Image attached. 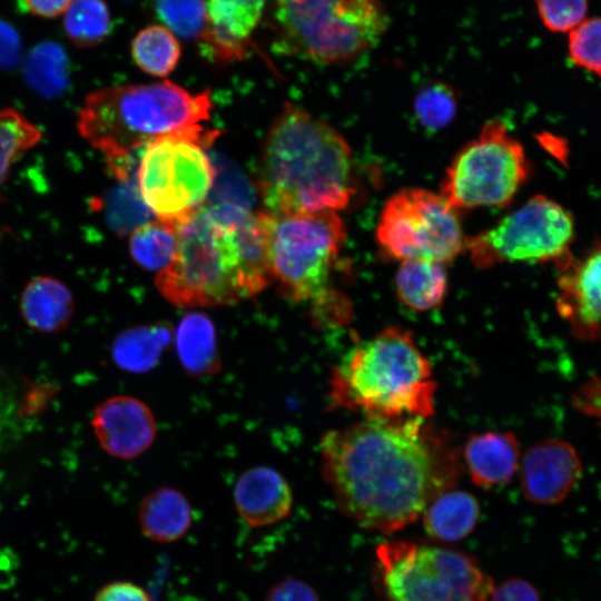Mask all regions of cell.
I'll return each instance as SVG.
<instances>
[{
	"instance_id": "1",
	"label": "cell",
	"mask_w": 601,
	"mask_h": 601,
	"mask_svg": "<svg viewBox=\"0 0 601 601\" xmlns=\"http://www.w3.org/2000/svg\"><path fill=\"white\" fill-rule=\"evenodd\" d=\"M321 463L339 510L392 533L413 523L460 476L445 434L418 417L367 418L325 433Z\"/></svg>"
},
{
	"instance_id": "2",
	"label": "cell",
	"mask_w": 601,
	"mask_h": 601,
	"mask_svg": "<svg viewBox=\"0 0 601 601\" xmlns=\"http://www.w3.org/2000/svg\"><path fill=\"white\" fill-rule=\"evenodd\" d=\"M176 231L174 257L155 279L173 305H230L273 282L263 210L204 204Z\"/></svg>"
},
{
	"instance_id": "3",
	"label": "cell",
	"mask_w": 601,
	"mask_h": 601,
	"mask_svg": "<svg viewBox=\"0 0 601 601\" xmlns=\"http://www.w3.org/2000/svg\"><path fill=\"white\" fill-rule=\"evenodd\" d=\"M258 190L269 214L337 211L353 195V154L331 125L285 104L263 146Z\"/></svg>"
},
{
	"instance_id": "4",
	"label": "cell",
	"mask_w": 601,
	"mask_h": 601,
	"mask_svg": "<svg viewBox=\"0 0 601 601\" xmlns=\"http://www.w3.org/2000/svg\"><path fill=\"white\" fill-rule=\"evenodd\" d=\"M211 108L208 91L191 93L168 80L105 87L87 95L77 129L102 154L118 181L135 176V152L155 139L199 126Z\"/></svg>"
},
{
	"instance_id": "5",
	"label": "cell",
	"mask_w": 601,
	"mask_h": 601,
	"mask_svg": "<svg viewBox=\"0 0 601 601\" xmlns=\"http://www.w3.org/2000/svg\"><path fill=\"white\" fill-rule=\"evenodd\" d=\"M436 383L412 334L387 327L354 345L333 370L334 405L367 418L426 420L434 412Z\"/></svg>"
},
{
	"instance_id": "6",
	"label": "cell",
	"mask_w": 601,
	"mask_h": 601,
	"mask_svg": "<svg viewBox=\"0 0 601 601\" xmlns=\"http://www.w3.org/2000/svg\"><path fill=\"white\" fill-rule=\"evenodd\" d=\"M276 49L319 65L353 61L387 31L381 0H272Z\"/></svg>"
},
{
	"instance_id": "7",
	"label": "cell",
	"mask_w": 601,
	"mask_h": 601,
	"mask_svg": "<svg viewBox=\"0 0 601 601\" xmlns=\"http://www.w3.org/2000/svg\"><path fill=\"white\" fill-rule=\"evenodd\" d=\"M201 125L155 139L140 149L135 177L157 220L178 226L207 200L215 166L206 152L217 137Z\"/></svg>"
},
{
	"instance_id": "8",
	"label": "cell",
	"mask_w": 601,
	"mask_h": 601,
	"mask_svg": "<svg viewBox=\"0 0 601 601\" xmlns=\"http://www.w3.org/2000/svg\"><path fill=\"white\" fill-rule=\"evenodd\" d=\"M263 213L273 280L294 302L322 304L333 293L328 280L345 243L344 221L337 211Z\"/></svg>"
},
{
	"instance_id": "9",
	"label": "cell",
	"mask_w": 601,
	"mask_h": 601,
	"mask_svg": "<svg viewBox=\"0 0 601 601\" xmlns=\"http://www.w3.org/2000/svg\"><path fill=\"white\" fill-rule=\"evenodd\" d=\"M376 555L387 601H491L492 578L463 552L390 541Z\"/></svg>"
},
{
	"instance_id": "10",
	"label": "cell",
	"mask_w": 601,
	"mask_h": 601,
	"mask_svg": "<svg viewBox=\"0 0 601 601\" xmlns=\"http://www.w3.org/2000/svg\"><path fill=\"white\" fill-rule=\"evenodd\" d=\"M529 174L523 146L502 121H489L454 156L441 196L455 210L505 206Z\"/></svg>"
},
{
	"instance_id": "11",
	"label": "cell",
	"mask_w": 601,
	"mask_h": 601,
	"mask_svg": "<svg viewBox=\"0 0 601 601\" xmlns=\"http://www.w3.org/2000/svg\"><path fill=\"white\" fill-rule=\"evenodd\" d=\"M573 239L571 214L556 201L536 195L492 228L466 238L465 250L480 268L504 262H552L561 269L573 257Z\"/></svg>"
},
{
	"instance_id": "12",
	"label": "cell",
	"mask_w": 601,
	"mask_h": 601,
	"mask_svg": "<svg viewBox=\"0 0 601 601\" xmlns=\"http://www.w3.org/2000/svg\"><path fill=\"white\" fill-rule=\"evenodd\" d=\"M376 240L391 258L444 264L465 250L466 237L456 210L441 194L405 188L385 203Z\"/></svg>"
},
{
	"instance_id": "13",
	"label": "cell",
	"mask_w": 601,
	"mask_h": 601,
	"mask_svg": "<svg viewBox=\"0 0 601 601\" xmlns=\"http://www.w3.org/2000/svg\"><path fill=\"white\" fill-rule=\"evenodd\" d=\"M556 309L571 333L584 341L601 338V242L560 269Z\"/></svg>"
},
{
	"instance_id": "14",
	"label": "cell",
	"mask_w": 601,
	"mask_h": 601,
	"mask_svg": "<svg viewBox=\"0 0 601 601\" xmlns=\"http://www.w3.org/2000/svg\"><path fill=\"white\" fill-rule=\"evenodd\" d=\"M91 426L100 446L112 457L131 460L154 443L157 426L151 410L140 400L116 395L98 404Z\"/></svg>"
},
{
	"instance_id": "15",
	"label": "cell",
	"mask_w": 601,
	"mask_h": 601,
	"mask_svg": "<svg viewBox=\"0 0 601 601\" xmlns=\"http://www.w3.org/2000/svg\"><path fill=\"white\" fill-rule=\"evenodd\" d=\"M575 449L562 440H545L531 446L521 463V489L535 504L554 505L570 494L582 477Z\"/></svg>"
},
{
	"instance_id": "16",
	"label": "cell",
	"mask_w": 601,
	"mask_h": 601,
	"mask_svg": "<svg viewBox=\"0 0 601 601\" xmlns=\"http://www.w3.org/2000/svg\"><path fill=\"white\" fill-rule=\"evenodd\" d=\"M266 0H206V27L200 37L205 55L228 63L247 53Z\"/></svg>"
},
{
	"instance_id": "17",
	"label": "cell",
	"mask_w": 601,
	"mask_h": 601,
	"mask_svg": "<svg viewBox=\"0 0 601 601\" xmlns=\"http://www.w3.org/2000/svg\"><path fill=\"white\" fill-rule=\"evenodd\" d=\"M234 503L239 516L253 528H264L286 519L293 493L280 473L268 466L246 470L234 486Z\"/></svg>"
},
{
	"instance_id": "18",
	"label": "cell",
	"mask_w": 601,
	"mask_h": 601,
	"mask_svg": "<svg viewBox=\"0 0 601 601\" xmlns=\"http://www.w3.org/2000/svg\"><path fill=\"white\" fill-rule=\"evenodd\" d=\"M463 455L473 483L492 489L514 476L520 463V446L510 432H484L467 439Z\"/></svg>"
},
{
	"instance_id": "19",
	"label": "cell",
	"mask_w": 601,
	"mask_h": 601,
	"mask_svg": "<svg viewBox=\"0 0 601 601\" xmlns=\"http://www.w3.org/2000/svg\"><path fill=\"white\" fill-rule=\"evenodd\" d=\"M26 324L42 334L65 329L75 311V299L69 287L51 276H37L24 286L19 302Z\"/></svg>"
},
{
	"instance_id": "20",
	"label": "cell",
	"mask_w": 601,
	"mask_h": 601,
	"mask_svg": "<svg viewBox=\"0 0 601 601\" xmlns=\"http://www.w3.org/2000/svg\"><path fill=\"white\" fill-rule=\"evenodd\" d=\"M137 518L142 535L162 544L183 539L194 521L188 499L180 491L168 486L148 493L139 505Z\"/></svg>"
},
{
	"instance_id": "21",
	"label": "cell",
	"mask_w": 601,
	"mask_h": 601,
	"mask_svg": "<svg viewBox=\"0 0 601 601\" xmlns=\"http://www.w3.org/2000/svg\"><path fill=\"white\" fill-rule=\"evenodd\" d=\"M480 516L477 500L465 491L449 490L424 510L425 532L434 539L453 542L467 536Z\"/></svg>"
},
{
	"instance_id": "22",
	"label": "cell",
	"mask_w": 601,
	"mask_h": 601,
	"mask_svg": "<svg viewBox=\"0 0 601 601\" xmlns=\"http://www.w3.org/2000/svg\"><path fill=\"white\" fill-rule=\"evenodd\" d=\"M400 299L416 311L440 306L447 289L443 264L427 260H403L395 277Z\"/></svg>"
},
{
	"instance_id": "23",
	"label": "cell",
	"mask_w": 601,
	"mask_h": 601,
	"mask_svg": "<svg viewBox=\"0 0 601 601\" xmlns=\"http://www.w3.org/2000/svg\"><path fill=\"white\" fill-rule=\"evenodd\" d=\"M170 341L171 329L167 325L131 327L116 336L111 356L121 370L142 373L158 363Z\"/></svg>"
},
{
	"instance_id": "24",
	"label": "cell",
	"mask_w": 601,
	"mask_h": 601,
	"mask_svg": "<svg viewBox=\"0 0 601 601\" xmlns=\"http://www.w3.org/2000/svg\"><path fill=\"white\" fill-rule=\"evenodd\" d=\"M176 345L178 357L188 373L205 375L218 368L215 327L203 313L185 315L176 333Z\"/></svg>"
},
{
	"instance_id": "25",
	"label": "cell",
	"mask_w": 601,
	"mask_h": 601,
	"mask_svg": "<svg viewBox=\"0 0 601 601\" xmlns=\"http://www.w3.org/2000/svg\"><path fill=\"white\" fill-rule=\"evenodd\" d=\"M26 82L37 93L53 98L69 83L70 62L63 47L56 41H41L27 55L23 62Z\"/></svg>"
},
{
	"instance_id": "26",
	"label": "cell",
	"mask_w": 601,
	"mask_h": 601,
	"mask_svg": "<svg viewBox=\"0 0 601 601\" xmlns=\"http://www.w3.org/2000/svg\"><path fill=\"white\" fill-rule=\"evenodd\" d=\"M130 52L136 66L144 72L166 77L177 67L181 47L178 38L162 24L142 28L134 37Z\"/></svg>"
},
{
	"instance_id": "27",
	"label": "cell",
	"mask_w": 601,
	"mask_h": 601,
	"mask_svg": "<svg viewBox=\"0 0 601 601\" xmlns=\"http://www.w3.org/2000/svg\"><path fill=\"white\" fill-rule=\"evenodd\" d=\"M176 245V227L159 220L149 221L129 235V253L134 262L157 273L170 264Z\"/></svg>"
},
{
	"instance_id": "28",
	"label": "cell",
	"mask_w": 601,
	"mask_h": 601,
	"mask_svg": "<svg viewBox=\"0 0 601 601\" xmlns=\"http://www.w3.org/2000/svg\"><path fill=\"white\" fill-rule=\"evenodd\" d=\"M111 29V14L105 0H72L65 11V33L78 47L100 43Z\"/></svg>"
},
{
	"instance_id": "29",
	"label": "cell",
	"mask_w": 601,
	"mask_h": 601,
	"mask_svg": "<svg viewBox=\"0 0 601 601\" xmlns=\"http://www.w3.org/2000/svg\"><path fill=\"white\" fill-rule=\"evenodd\" d=\"M42 134L23 114L13 108L0 111V191L12 166L40 140Z\"/></svg>"
},
{
	"instance_id": "30",
	"label": "cell",
	"mask_w": 601,
	"mask_h": 601,
	"mask_svg": "<svg viewBox=\"0 0 601 601\" xmlns=\"http://www.w3.org/2000/svg\"><path fill=\"white\" fill-rule=\"evenodd\" d=\"M109 226L118 234H130L150 221L152 213L142 200L136 177L118 180L105 201Z\"/></svg>"
},
{
	"instance_id": "31",
	"label": "cell",
	"mask_w": 601,
	"mask_h": 601,
	"mask_svg": "<svg viewBox=\"0 0 601 601\" xmlns=\"http://www.w3.org/2000/svg\"><path fill=\"white\" fill-rule=\"evenodd\" d=\"M155 10L176 37L200 39L206 27V0H156Z\"/></svg>"
},
{
	"instance_id": "32",
	"label": "cell",
	"mask_w": 601,
	"mask_h": 601,
	"mask_svg": "<svg viewBox=\"0 0 601 601\" xmlns=\"http://www.w3.org/2000/svg\"><path fill=\"white\" fill-rule=\"evenodd\" d=\"M24 433L21 396L16 381L0 367V459Z\"/></svg>"
},
{
	"instance_id": "33",
	"label": "cell",
	"mask_w": 601,
	"mask_h": 601,
	"mask_svg": "<svg viewBox=\"0 0 601 601\" xmlns=\"http://www.w3.org/2000/svg\"><path fill=\"white\" fill-rule=\"evenodd\" d=\"M455 111V93L449 85L442 82L423 88L414 101L415 116L427 130L444 128L454 118Z\"/></svg>"
},
{
	"instance_id": "34",
	"label": "cell",
	"mask_w": 601,
	"mask_h": 601,
	"mask_svg": "<svg viewBox=\"0 0 601 601\" xmlns=\"http://www.w3.org/2000/svg\"><path fill=\"white\" fill-rule=\"evenodd\" d=\"M569 55L577 66L601 77V17L583 20L569 32Z\"/></svg>"
},
{
	"instance_id": "35",
	"label": "cell",
	"mask_w": 601,
	"mask_h": 601,
	"mask_svg": "<svg viewBox=\"0 0 601 601\" xmlns=\"http://www.w3.org/2000/svg\"><path fill=\"white\" fill-rule=\"evenodd\" d=\"M215 166V180L206 204L250 209L252 191L243 176L228 164Z\"/></svg>"
},
{
	"instance_id": "36",
	"label": "cell",
	"mask_w": 601,
	"mask_h": 601,
	"mask_svg": "<svg viewBox=\"0 0 601 601\" xmlns=\"http://www.w3.org/2000/svg\"><path fill=\"white\" fill-rule=\"evenodd\" d=\"M543 26L553 32H570L578 27L588 10L587 0H535Z\"/></svg>"
},
{
	"instance_id": "37",
	"label": "cell",
	"mask_w": 601,
	"mask_h": 601,
	"mask_svg": "<svg viewBox=\"0 0 601 601\" xmlns=\"http://www.w3.org/2000/svg\"><path fill=\"white\" fill-rule=\"evenodd\" d=\"M263 601H321V599L308 583L296 578H286L273 584Z\"/></svg>"
},
{
	"instance_id": "38",
	"label": "cell",
	"mask_w": 601,
	"mask_h": 601,
	"mask_svg": "<svg viewBox=\"0 0 601 601\" xmlns=\"http://www.w3.org/2000/svg\"><path fill=\"white\" fill-rule=\"evenodd\" d=\"M92 601H151V597L144 587L131 581L119 580L101 587Z\"/></svg>"
},
{
	"instance_id": "39",
	"label": "cell",
	"mask_w": 601,
	"mask_h": 601,
	"mask_svg": "<svg viewBox=\"0 0 601 601\" xmlns=\"http://www.w3.org/2000/svg\"><path fill=\"white\" fill-rule=\"evenodd\" d=\"M491 601H542L536 588L520 578H511L494 587Z\"/></svg>"
},
{
	"instance_id": "40",
	"label": "cell",
	"mask_w": 601,
	"mask_h": 601,
	"mask_svg": "<svg viewBox=\"0 0 601 601\" xmlns=\"http://www.w3.org/2000/svg\"><path fill=\"white\" fill-rule=\"evenodd\" d=\"M22 55V41L18 30L0 18V68H14Z\"/></svg>"
},
{
	"instance_id": "41",
	"label": "cell",
	"mask_w": 601,
	"mask_h": 601,
	"mask_svg": "<svg viewBox=\"0 0 601 601\" xmlns=\"http://www.w3.org/2000/svg\"><path fill=\"white\" fill-rule=\"evenodd\" d=\"M573 400L580 411L601 417V378L595 377L582 385Z\"/></svg>"
},
{
	"instance_id": "42",
	"label": "cell",
	"mask_w": 601,
	"mask_h": 601,
	"mask_svg": "<svg viewBox=\"0 0 601 601\" xmlns=\"http://www.w3.org/2000/svg\"><path fill=\"white\" fill-rule=\"evenodd\" d=\"M72 0H18L19 8L41 18H55L67 10Z\"/></svg>"
}]
</instances>
